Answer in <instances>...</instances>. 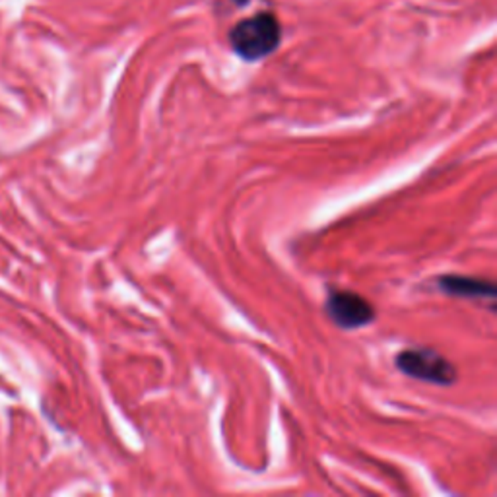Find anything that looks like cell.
I'll list each match as a JSON object with an SVG mask.
<instances>
[{
	"instance_id": "obj_2",
	"label": "cell",
	"mask_w": 497,
	"mask_h": 497,
	"mask_svg": "<svg viewBox=\"0 0 497 497\" xmlns=\"http://www.w3.org/2000/svg\"><path fill=\"white\" fill-rule=\"evenodd\" d=\"M397 369L406 375L410 379L439 385V387H453L459 379L454 364L439 354L434 348H408L400 350L395 356Z\"/></svg>"
},
{
	"instance_id": "obj_4",
	"label": "cell",
	"mask_w": 497,
	"mask_h": 497,
	"mask_svg": "<svg viewBox=\"0 0 497 497\" xmlns=\"http://www.w3.org/2000/svg\"><path fill=\"white\" fill-rule=\"evenodd\" d=\"M437 288L451 295V298L463 300H493L495 286L488 280L464 276V274H443L437 278Z\"/></svg>"
},
{
	"instance_id": "obj_3",
	"label": "cell",
	"mask_w": 497,
	"mask_h": 497,
	"mask_svg": "<svg viewBox=\"0 0 497 497\" xmlns=\"http://www.w3.org/2000/svg\"><path fill=\"white\" fill-rule=\"evenodd\" d=\"M327 317L342 330H356L368 327L378 317L375 307L356 292L332 290L325 300Z\"/></svg>"
},
{
	"instance_id": "obj_1",
	"label": "cell",
	"mask_w": 497,
	"mask_h": 497,
	"mask_svg": "<svg viewBox=\"0 0 497 497\" xmlns=\"http://www.w3.org/2000/svg\"><path fill=\"white\" fill-rule=\"evenodd\" d=\"M227 42L239 59L259 62L280 47L282 25L271 12H259V14L239 20L227 33Z\"/></svg>"
}]
</instances>
